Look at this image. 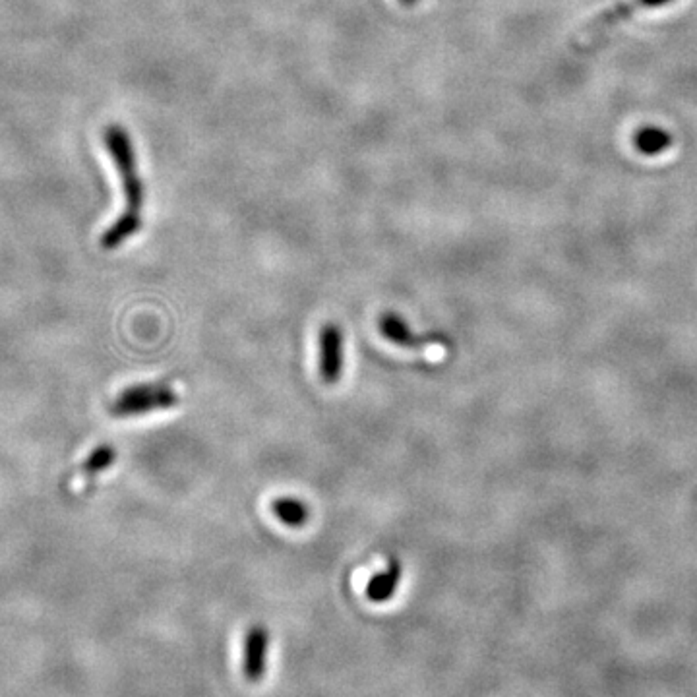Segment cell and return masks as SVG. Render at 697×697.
I'll list each match as a JSON object with an SVG mask.
<instances>
[{"label": "cell", "mask_w": 697, "mask_h": 697, "mask_svg": "<svg viewBox=\"0 0 697 697\" xmlns=\"http://www.w3.org/2000/svg\"><path fill=\"white\" fill-rule=\"evenodd\" d=\"M103 142L121 175L122 190L126 196V212L142 213L146 190H144V181L136 173V153L132 148L128 132L119 124H113L105 128Z\"/></svg>", "instance_id": "cell-1"}, {"label": "cell", "mask_w": 697, "mask_h": 697, "mask_svg": "<svg viewBox=\"0 0 697 697\" xmlns=\"http://www.w3.org/2000/svg\"><path fill=\"white\" fill-rule=\"evenodd\" d=\"M179 405V395L169 384H138L124 390L115 403L111 413L115 417H138L153 411H165Z\"/></svg>", "instance_id": "cell-2"}, {"label": "cell", "mask_w": 697, "mask_h": 697, "mask_svg": "<svg viewBox=\"0 0 697 697\" xmlns=\"http://www.w3.org/2000/svg\"><path fill=\"white\" fill-rule=\"evenodd\" d=\"M670 2H674V0H628V2H622V4H618L614 8H610L607 12L599 14L591 24H587L583 31L577 35L574 47H576V51H579V53L587 51L595 43H599L614 28H618L620 24L630 20L639 10L659 8V6H665V4H670Z\"/></svg>", "instance_id": "cell-3"}, {"label": "cell", "mask_w": 697, "mask_h": 697, "mask_svg": "<svg viewBox=\"0 0 697 697\" xmlns=\"http://www.w3.org/2000/svg\"><path fill=\"white\" fill-rule=\"evenodd\" d=\"M345 366V341H343V330L328 322L322 326L320 337H318V368H320V378L326 384L339 382Z\"/></svg>", "instance_id": "cell-4"}, {"label": "cell", "mask_w": 697, "mask_h": 697, "mask_svg": "<svg viewBox=\"0 0 697 697\" xmlns=\"http://www.w3.org/2000/svg\"><path fill=\"white\" fill-rule=\"evenodd\" d=\"M270 651V634L264 626H252L244 636L243 670L250 682H258L266 676Z\"/></svg>", "instance_id": "cell-5"}, {"label": "cell", "mask_w": 697, "mask_h": 697, "mask_svg": "<svg viewBox=\"0 0 697 697\" xmlns=\"http://www.w3.org/2000/svg\"><path fill=\"white\" fill-rule=\"evenodd\" d=\"M378 330L386 339H390L395 345L405 347V349H421L426 345L440 343L436 335H415L411 332L409 324L397 316L394 312H386L378 320Z\"/></svg>", "instance_id": "cell-6"}, {"label": "cell", "mask_w": 697, "mask_h": 697, "mask_svg": "<svg viewBox=\"0 0 697 697\" xmlns=\"http://www.w3.org/2000/svg\"><path fill=\"white\" fill-rule=\"evenodd\" d=\"M401 581V564L397 560H392L382 572L370 577L366 583V599L380 605L390 601L395 595V589Z\"/></svg>", "instance_id": "cell-7"}, {"label": "cell", "mask_w": 697, "mask_h": 697, "mask_svg": "<svg viewBox=\"0 0 697 697\" xmlns=\"http://www.w3.org/2000/svg\"><path fill=\"white\" fill-rule=\"evenodd\" d=\"M142 229V213L124 212L121 217L103 233L101 246L105 250H115Z\"/></svg>", "instance_id": "cell-8"}, {"label": "cell", "mask_w": 697, "mask_h": 697, "mask_svg": "<svg viewBox=\"0 0 697 697\" xmlns=\"http://www.w3.org/2000/svg\"><path fill=\"white\" fill-rule=\"evenodd\" d=\"M273 516L277 517L281 523H285L287 527L299 529L306 525L308 521V508L303 500L297 498H277L272 502Z\"/></svg>", "instance_id": "cell-9"}, {"label": "cell", "mask_w": 697, "mask_h": 697, "mask_svg": "<svg viewBox=\"0 0 697 697\" xmlns=\"http://www.w3.org/2000/svg\"><path fill=\"white\" fill-rule=\"evenodd\" d=\"M636 146L645 155H659L672 146V136L661 128H643L636 134Z\"/></svg>", "instance_id": "cell-10"}, {"label": "cell", "mask_w": 697, "mask_h": 697, "mask_svg": "<svg viewBox=\"0 0 697 697\" xmlns=\"http://www.w3.org/2000/svg\"><path fill=\"white\" fill-rule=\"evenodd\" d=\"M115 459H117V450H115L113 446H107V444H105V446H99V448H95V450L88 455V459L84 461V465H82V475L91 479V477L103 473L105 469H109V467L115 463Z\"/></svg>", "instance_id": "cell-11"}, {"label": "cell", "mask_w": 697, "mask_h": 697, "mask_svg": "<svg viewBox=\"0 0 697 697\" xmlns=\"http://www.w3.org/2000/svg\"><path fill=\"white\" fill-rule=\"evenodd\" d=\"M403 6H407V8H411V6H415L419 0H399Z\"/></svg>", "instance_id": "cell-12"}]
</instances>
